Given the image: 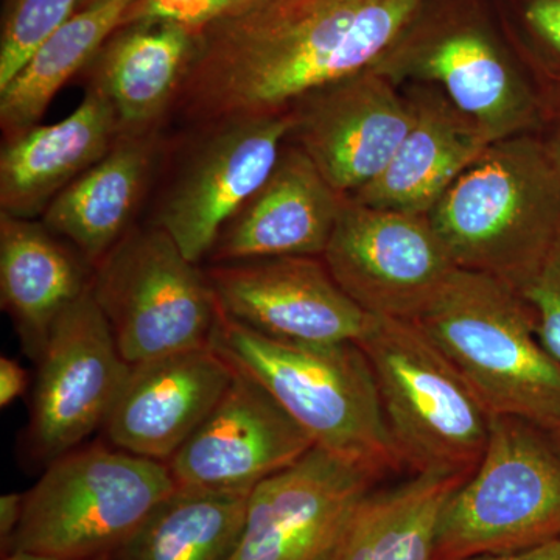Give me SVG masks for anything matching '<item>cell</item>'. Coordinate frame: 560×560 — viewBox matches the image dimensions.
<instances>
[{"label": "cell", "instance_id": "obj_4", "mask_svg": "<svg viewBox=\"0 0 560 560\" xmlns=\"http://www.w3.org/2000/svg\"><path fill=\"white\" fill-rule=\"evenodd\" d=\"M416 324L452 361L493 416L560 427V363L537 337L514 287L456 268Z\"/></svg>", "mask_w": 560, "mask_h": 560}, {"label": "cell", "instance_id": "obj_20", "mask_svg": "<svg viewBox=\"0 0 560 560\" xmlns=\"http://www.w3.org/2000/svg\"><path fill=\"white\" fill-rule=\"evenodd\" d=\"M121 135L108 98L90 86L70 116L7 139L0 153V212L35 219L97 164Z\"/></svg>", "mask_w": 560, "mask_h": 560}, {"label": "cell", "instance_id": "obj_9", "mask_svg": "<svg viewBox=\"0 0 560 560\" xmlns=\"http://www.w3.org/2000/svg\"><path fill=\"white\" fill-rule=\"evenodd\" d=\"M372 68L399 86L438 88L490 142L539 131L544 114L539 90L492 33L467 18L431 21L423 7Z\"/></svg>", "mask_w": 560, "mask_h": 560}, {"label": "cell", "instance_id": "obj_5", "mask_svg": "<svg viewBox=\"0 0 560 560\" xmlns=\"http://www.w3.org/2000/svg\"><path fill=\"white\" fill-rule=\"evenodd\" d=\"M370 361L405 469L469 478L492 412L415 320L371 316L357 341Z\"/></svg>", "mask_w": 560, "mask_h": 560}, {"label": "cell", "instance_id": "obj_30", "mask_svg": "<svg viewBox=\"0 0 560 560\" xmlns=\"http://www.w3.org/2000/svg\"><path fill=\"white\" fill-rule=\"evenodd\" d=\"M522 24L537 50L560 66V0H525Z\"/></svg>", "mask_w": 560, "mask_h": 560}, {"label": "cell", "instance_id": "obj_19", "mask_svg": "<svg viewBox=\"0 0 560 560\" xmlns=\"http://www.w3.org/2000/svg\"><path fill=\"white\" fill-rule=\"evenodd\" d=\"M401 90L411 106L407 136L385 171L348 198L372 208L429 215L492 142L438 88L410 83Z\"/></svg>", "mask_w": 560, "mask_h": 560}, {"label": "cell", "instance_id": "obj_26", "mask_svg": "<svg viewBox=\"0 0 560 560\" xmlns=\"http://www.w3.org/2000/svg\"><path fill=\"white\" fill-rule=\"evenodd\" d=\"M135 0H105L79 10L33 51L0 90V127L7 139L39 125L55 95L120 28Z\"/></svg>", "mask_w": 560, "mask_h": 560}, {"label": "cell", "instance_id": "obj_23", "mask_svg": "<svg viewBox=\"0 0 560 560\" xmlns=\"http://www.w3.org/2000/svg\"><path fill=\"white\" fill-rule=\"evenodd\" d=\"M90 287L83 265L54 232L0 212V298L28 355L39 361L55 320Z\"/></svg>", "mask_w": 560, "mask_h": 560}, {"label": "cell", "instance_id": "obj_11", "mask_svg": "<svg viewBox=\"0 0 560 560\" xmlns=\"http://www.w3.org/2000/svg\"><path fill=\"white\" fill-rule=\"evenodd\" d=\"M293 125L289 109L200 130L161 198L154 223L187 259L200 264L212 254L224 226L270 178Z\"/></svg>", "mask_w": 560, "mask_h": 560}, {"label": "cell", "instance_id": "obj_37", "mask_svg": "<svg viewBox=\"0 0 560 560\" xmlns=\"http://www.w3.org/2000/svg\"><path fill=\"white\" fill-rule=\"evenodd\" d=\"M105 2V0H80L79 10L90 9V7L97 5V3Z\"/></svg>", "mask_w": 560, "mask_h": 560}, {"label": "cell", "instance_id": "obj_21", "mask_svg": "<svg viewBox=\"0 0 560 560\" xmlns=\"http://www.w3.org/2000/svg\"><path fill=\"white\" fill-rule=\"evenodd\" d=\"M160 132H121L97 164L70 183L43 213L86 264H98L130 232L160 154Z\"/></svg>", "mask_w": 560, "mask_h": 560}, {"label": "cell", "instance_id": "obj_32", "mask_svg": "<svg viewBox=\"0 0 560 560\" xmlns=\"http://www.w3.org/2000/svg\"><path fill=\"white\" fill-rule=\"evenodd\" d=\"M24 510V493H7L0 499V540L2 551L10 548L11 540L20 526Z\"/></svg>", "mask_w": 560, "mask_h": 560}, {"label": "cell", "instance_id": "obj_14", "mask_svg": "<svg viewBox=\"0 0 560 560\" xmlns=\"http://www.w3.org/2000/svg\"><path fill=\"white\" fill-rule=\"evenodd\" d=\"M290 110L291 142L342 197L385 171L411 125L404 90L375 68L326 84Z\"/></svg>", "mask_w": 560, "mask_h": 560}, {"label": "cell", "instance_id": "obj_28", "mask_svg": "<svg viewBox=\"0 0 560 560\" xmlns=\"http://www.w3.org/2000/svg\"><path fill=\"white\" fill-rule=\"evenodd\" d=\"M518 293L528 304L541 345L560 363V237Z\"/></svg>", "mask_w": 560, "mask_h": 560}, {"label": "cell", "instance_id": "obj_27", "mask_svg": "<svg viewBox=\"0 0 560 560\" xmlns=\"http://www.w3.org/2000/svg\"><path fill=\"white\" fill-rule=\"evenodd\" d=\"M79 5L80 0H7L0 33V90Z\"/></svg>", "mask_w": 560, "mask_h": 560}, {"label": "cell", "instance_id": "obj_13", "mask_svg": "<svg viewBox=\"0 0 560 560\" xmlns=\"http://www.w3.org/2000/svg\"><path fill=\"white\" fill-rule=\"evenodd\" d=\"M378 481L366 467L313 447L250 490L230 560H329Z\"/></svg>", "mask_w": 560, "mask_h": 560}, {"label": "cell", "instance_id": "obj_3", "mask_svg": "<svg viewBox=\"0 0 560 560\" xmlns=\"http://www.w3.org/2000/svg\"><path fill=\"white\" fill-rule=\"evenodd\" d=\"M427 217L456 268L521 290L560 237V173L537 132L497 140Z\"/></svg>", "mask_w": 560, "mask_h": 560}, {"label": "cell", "instance_id": "obj_33", "mask_svg": "<svg viewBox=\"0 0 560 560\" xmlns=\"http://www.w3.org/2000/svg\"><path fill=\"white\" fill-rule=\"evenodd\" d=\"M541 102H544V114H541L539 131L544 128H547V131H545V136H539L560 173V97H558V101L556 98H551V101L541 98Z\"/></svg>", "mask_w": 560, "mask_h": 560}, {"label": "cell", "instance_id": "obj_17", "mask_svg": "<svg viewBox=\"0 0 560 560\" xmlns=\"http://www.w3.org/2000/svg\"><path fill=\"white\" fill-rule=\"evenodd\" d=\"M235 370L208 348L131 364L103 429L113 447L167 464L208 418Z\"/></svg>", "mask_w": 560, "mask_h": 560}, {"label": "cell", "instance_id": "obj_31", "mask_svg": "<svg viewBox=\"0 0 560 560\" xmlns=\"http://www.w3.org/2000/svg\"><path fill=\"white\" fill-rule=\"evenodd\" d=\"M28 386L27 372L18 361L0 359V407L7 408L20 399Z\"/></svg>", "mask_w": 560, "mask_h": 560}, {"label": "cell", "instance_id": "obj_24", "mask_svg": "<svg viewBox=\"0 0 560 560\" xmlns=\"http://www.w3.org/2000/svg\"><path fill=\"white\" fill-rule=\"evenodd\" d=\"M467 478L423 471L372 490L346 526L329 560H434L441 512Z\"/></svg>", "mask_w": 560, "mask_h": 560}, {"label": "cell", "instance_id": "obj_6", "mask_svg": "<svg viewBox=\"0 0 560 560\" xmlns=\"http://www.w3.org/2000/svg\"><path fill=\"white\" fill-rule=\"evenodd\" d=\"M176 488L171 467L161 460L116 447L73 448L51 460L24 493L21 523L5 552L108 558Z\"/></svg>", "mask_w": 560, "mask_h": 560}, {"label": "cell", "instance_id": "obj_36", "mask_svg": "<svg viewBox=\"0 0 560 560\" xmlns=\"http://www.w3.org/2000/svg\"><path fill=\"white\" fill-rule=\"evenodd\" d=\"M548 434H550L552 444H555V447L558 448V452L560 453V427H558V429L548 431Z\"/></svg>", "mask_w": 560, "mask_h": 560}, {"label": "cell", "instance_id": "obj_16", "mask_svg": "<svg viewBox=\"0 0 560 560\" xmlns=\"http://www.w3.org/2000/svg\"><path fill=\"white\" fill-rule=\"evenodd\" d=\"M313 447L260 383L235 371L219 404L167 464L179 488L250 492Z\"/></svg>", "mask_w": 560, "mask_h": 560}, {"label": "cell", "instance_id": "obj_12", "mask_svg": "<svg viewBox=\"0 0 560 560\" xmlns=\"http://www.w3.org/2000/svg\"><path fill=\"white\" fill-rule=\"evenodd\" d=\"M130 371L90 287L55 320L39 359L33 452L51 463L105 425Z\"/></svg>", "mask_w": 560, "mask_h": 560}, {"label": "cell", "instance_id": "obj_38", "mask_svg": "<svg viewBox=\"0 0 560 560\" xmlns=\"http://www.w3.org/2000/svg\"><path fill=\"white\" fill-rule=\"evenodd\" d=\"M98 560H106V558H103V559H98Z\"/></svg>", "mask_w": 560, "mask_h": 560}, {"label": "cell", "instance_id": "obj_8", "mask_svg": "<svg viewBox=\"0 0 560 560\" xmlns=\"http://www.w3.org/2000/svg\"><path fill=\"white\" fill-rule=\"evenodd\" d=\"M197 265L156 224L128 232L95 265L91 293L128 363L210 346L220 305Z\"/></svg>", "mask_w": 560, "mask_h": 560}, {"label": "cell", "instance_id": "obj_18", "mask_svg": "<svg viewBox=\"0 0 560 560\" xmlns=\"http://www.w3.org/2000/svg\"><path fill=\"white\" fill-rule=\"evenodd\" d=\"M345 200L289 139L270 178L221 231L212 259L323 257Z\"/></svg>", "mask_w": 560, "mask_h": 560}, {"label": "cell", "instance_id": "obj_1", "mask_svg": "<svg viewBox=\"0 0 560 560\" xmlns=\"http://www.w3.org/2000/svg\"><path fill=\"white\" fill-rule=\"evenodd\" d=\"M429 0H250L195 35L176 95L198 130L287 113L311 92L372 68Z\"/></svg>", "mask_w": 560, "mask_h": 560}, {"label": "cell", "instance_id": "obj_22", "mask_svg": "<svg viewBox=\"0 0 560 560\" xmlns=\"http://www.w3.org/2000/svg\"><path fill=\"white\" fill-rule=\"evenodd\" d=\"M195 33L172 22H138L114 33L91 62L90 86L108 98L121 132L158 130L173 109Z\"/></svg>", "mask_w": 560, "mask_h": 560}, {"label": "cell", "instance_id": "obj_2", "mask_svg": "<svg viewBox=\"0 0 560 560\" xmlns=\"http://www.w3.org/2000/svg\"><path fill=\"white\" fill-rule=\"evenodd\" d=\"M210 348L260 383L315 447L360 464L381 480L405 469L374 372L355 341L278 340L220 308Z\"/></svg>", "mask_w": 560, "mask_h": 560}, {"label": "cell", "instance_id": "obj_34", "mask_svg": "<svg viewBox=\"0 0 560 560\" xmlns=\"http://www.w3.org/2000/svg\"><path fill=\"white\" fill-rule=\"evenodd\" d=\"M467 560H560V539L533 548V550L508 552V555L478 556Z\"/></svg>", "mask_w": 560, "mask_h": 560}, {"label": "cell", "instance_id": "obj_10", "mask_svg": "<svg viewBox=\"0 0 560 560\" xmlns=\"http://www.w3.org/2000/svg\"><path fill=\"white\" fill-rule=\"evenodd\" d=\"M323 260L368 315L407 320L430 307L456 270L429 217L348 197Z\"/></svg>", "mask_w": 560, "mask_h": 560}, {"label": "cell", "instance_id": "obj_29", "mask_svg": "<svg viewBox=\"0 0 560 560\" xmlns=\"http://www.w3.org/2000/svg\"><path fill=\"white\" fill-rule=\"evenodd\" d=\"M250 0H135L120 27L138 22H172L197 35Z\"/></svg>", "mask_w": 560, "mask_h": 560}, {"label": "cell", "instance_id": "obj_25", "mask_svg": "<svg viewBox=\"0 0 560 560\" xmlns=\"http://www.w3.org/2000/svg\"><path fill=\"white\" fill-rule=\"evenodd\" d=\"M249 493L178 486L106 560H230Z\"/></svg>", "mask_w": 560, "mask_h": 560}, {"label": "cell", "instance_id": "obj_7", "mask_svg": "<svg viewBox=\"0 0 560 560\" xmlns=\"http://www.w3.org/2000/svg\"><path fill=\"white\" fill-rule=\"evenodd\" d=\"M558 539V448L528 420L492 416L480 464L441 512L434 560L508 555Z\"/></svg>", "mask_w": 560, "mask_h": 560}, {"label": "cell", "instance_id": "obj_35", "mask_svg": "<svg viewBox=\"0 0 560 560\" xmlns=\"http://www.w3.org/2000/svg\"><path fill=\"white\" fill-rule=\"evenodd\" d=\"M2 560H61L54 558V556L40 555V552L25 551V550H11L3 555Z\"/></svg>", "mask_w": 560, "mask_h": 560}, {"label": "cell", "instance_id": "obj_15", "mask_svg": "<svg viewBox=\"0 0 560 560\" xmlns=\"http://www.w3.org/2000/svg\"><path fill=\"white\" fill-rule=\"evenodd\" d=\"M206 275L221 311L267 337L357 342L370 324L371 315L342 291L323 257L221 261Z\"/></svg>", "mask_w": 560, "mask_h": 560}]
</instances>
